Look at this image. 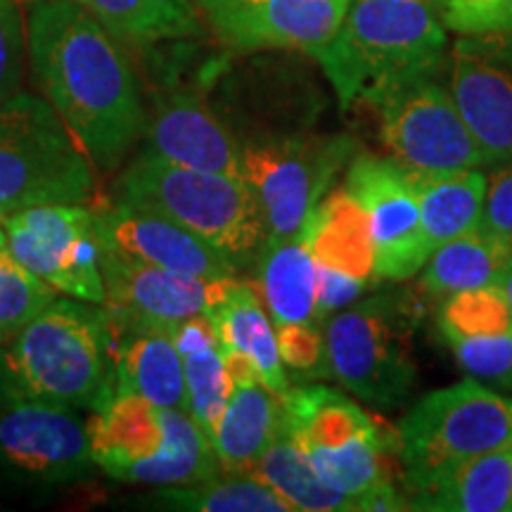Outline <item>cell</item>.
<instances>
[{
    "label": "cell",
    "instance_id": "cell-11",
    "mask_svg": "<svg viewBox=\"0 0 512 512\" xmlns=\"http://www.w3.org/2000/svg\"><path fill=\"white\" fill-rule=\"evenodd\" d=\"M88 420L19 389L0 368V477L17 484H72L93 470Z\"/></svg>",
    "mask_w": 512,
    "mask_h": 512
},
{
    "label": "cell",
    "instance_id": "cell-17",
    "mask_svg": "<svg viewBox=\"0 0 512 512\" xmlns=\"http://www.w3.org/2000/svg\"><path fill=\"white\" fill-rule=\"evenodd\" d=\"M347 192L366 209L375 242V278L408 280L425 268L432 245L422 228L411 176L394 159L358 155Z\"/></svg>",
    "mask_w": 512,
    "mask_h": 512
},
{
    "label": "cell",
    "instance_id": "cell-38",
    "mask_svg": "<svg viewBox=\"0 0 512 512\" xmlns=\"http://www.w3.org/2000/svg\"><path fill=\"white\" fill-rule=\"evenodd\" d=\"M482 228L512 249V159L486 183Z\"/></svg>",
    "mask_w": 512,
    "mask_h": 512
},
{
    "label": "cell",
    "instance_id": "cell-18",
    "mask_svg": "<svg viewBox=\"0 0 512 512\" xmlns=\"http://www.w3.org/2000/svg\"><path fill=\"white\" fill-rule=\"evenodd\" d=\"M93 216L102 245L131 259L195 278L214 280L238 275V264L228 254L155 211L100 197L93 204Z\"/></svg>",
    "mask_w": 512,
    "mask_h": 512
},
{
    "label": "cell",
    "instance_id": "cell-43",
    "mask_svg": "<svg viewBox=\"0 0 512 512\" xmlns=\"http://www.w3.org/2000/svg\"><path fill=\"white\" fill-rule=\"evenodd\" d=\"M430 3H432V5H437V10H439V3H441V0H430Z\"/></svg>",
    "mask_w": 512,
    "mask_h": 512
},
{
    "label": "cell",
    "instance_id": "cell-3",
    "mask_svg": "<svg viewBox=\"0 0 512 512\" xmlns=\"http://www.w3.org/2000/svg\"><path fill=\"white\" fill-rule=\"evenodd\" d=\"M114 349L117 328L105 306L57 297L0 347V368L36 399L98 413L117 392Z\"/></svg>",
    "mask_w": 512,
    "mask_h": 512
},
{
    "label": "cell",
    "instance_id": "cell-20",
    "mask_svg": "<svg viewBox=\"0 0 512 512\" xmlns=\"http://www.w3.org/2000/svg\"><path fill=\"white\" fill-rule=\"evenodd\" d=\"M114 377V394H136L159 408H178L188 413L183 358L174 342V330L117 328Z\"/></svg>",
    "mask_w": 512,
    "mask_h": 512
},
{
    "label": "cell",
    "instance_id": "cell-6",
    "mask_svg": "<svg viewBox=\"0 0 512 512\" xmlns=\"http://www.w3.org/2000/svg\"><path fill=\"white\" fill-rule=\"evenodd\" d=\"M100 200L98 169L55 107L29 91L0 105V216Z\"/></svg>",
    "mask_w": 512,
    "mask_h": 512
},
{
    "label": "cell",
    "instance_id": "cell-12",
    "mask_svg": "<svg viewBox=\"0 0 512 512\" xmlns=\"http://www.w3.org/2000/svg\"><path fill=\"white\" fill-rule=\"evenodd\" d=\"M8 252L55 292L105 302L100 238L88 204H38L3 216Z\"/></svg>",
    "mask_w": 512,
    "mask_h": 512
},
{
    "label": "cell",
    "instance_id": "cell-13",
    "mask_svg": "<svg viewBox=\"0 0 512 512\" xmlns=\"http://www.w3.org/2000/svg\"><path fill=\"white\" fill-rule=\"evenodd\" d=\"M375 110L382 145L403 169L453 171L486 164L451 91L434 76L392 93Z\"/></svg>",
    "mask_w": 512,
    "mask_h": 512
},
{
    "label": "cell",
    "instance_id": "cell-14",
    "mask_svg": "<svg viewBox=\"0 0 512 512\" xmlns=\"http://www.w3.org/2000/svg\"><path fill=\"white\" fill-rule=\"evenodd\" d=\"M100 249L102 306L119 330H174L192 316H207L238 278H195L131 259L102 242Z\"/></svg>",
    "mask_w": 512,
    "mask_h": 512
},
{
    "label": "cell",
    "instance_id": "cell-28",
    "mask_svg": "<svg viewBox=\"0 0 512 512\" xmlns=\"http://www.w3.org/2000/svg\"><path fill=\"white\" fill-rule=\"evenodd\" d=\"M285 427L299 446L339 448L377 432L375 420L358 403L328 387H299L283 396Z\"/></svg>",
    "mask_w": 512,
    "mask_h": 512
},
{
    "label": "cell",
    "instance_id": "cell-23",
    "mask_svg": "<svg viewBox=\"0 0 512 512\" xmlns=\"http://www.w3.org/2000/svg\"><path fill=\"white\" fill-rule=\"evenodd\" d=\"M318 266L375 280V242L366 209L347 188L323 197L302 228Z\"/></svg>",
    "mask_w": 512,
    "mask_h": 512
},
{
    "label": "cell",
    "instance_id": "cell-9",
    "mask_svg": "<svg viewBox=\"0 0 512 512\" xmlns=\"http://www.w3.org/2000/svg\"><path fill=\"white\" fill-rule=\"evenodd\" d=\"M512 446V399L463 380L437 389L399 425V453L411 489H422L448 467Z\"/></svg>",
    "mask_w": 512,
    "mask_h": 512
},
{
    "label": "cell",
    "instance_id": "cell-31",
    "mask_svg": "<svg viewBox=\"0 0 512 512\" xmlns=\"http://www.w3.org/2000/svg\"><path fill=\"white\" fill-rule=\"evenodd\" d=\"M157 508L195 512H294L278 491L259 477L221 475L190 486H162L147 498Z\"/></svg>",
    "mask_w": 512,
    "mask_h": 512
},
{
    "label": "cell",
    "instance_id": "cell-25",
    "mask_svg": "<svg viewBox=\"0 0 512 512\" xmlns=\"http://www.w3.org/2000/svg\"><path fill=\"white\" fill-rule=\"evenodd\" d=\"M408 176L432 249L482 226L486 197V176L482 171H408Z\"/></svg>",
    "mask_w": 512,
    "mask_h": 512
},
{
    "label": "cell",
    "instance_id": "cell-33",
    "mask_svg": "<svg viewBox=\"0 0 512 512\" xmlns=\"http://www.w3.org/2000/svg\"><path fill=\"white\" fill-rule=\"evenodd\" d=\"M444 337L501 335L512 328V309L498 285L453 292L439 316Z\"/></svg>",
    "mask_w": 512,
    "mask_h": 512
},
{
    "label": "cell",
    "instance_id": "cell-39",
    "mask_svg": "<svg viewBox=\"0 0 512 512\" xmlns=\"http://www.w3.org/2000/svg\"><path fill=\"white\" fill-rule=\"evenodd\" d=\"M318 290H316V318L318 323L323 318L335 316L337 311L347 309L354 304L358 294L366 290L370 280L354 278V275L332 271V268L318 266Z\"/></svg>",
    "mask_w": 512,
    "mask_h": 512
},
{
    "label": "cell",
    "instance_id": "cell-15",
    "mask_svg": "<svg viewBox=\"0 0 512 512\" xmlns=\"http://www.w3.org/2000/svg\"><path fill=\"white\" fill-rule=\"evenodd\" d=\"M204 29L228 53L268 50L316 55L347 15L351 0H195Z\"/></svg>",
    "mask_w": 512,
    "mask_h": 512
},
{
    "label": "cell",
    "instance_id": "cell-40",
    "mask_svg": "<svg viewBox=\"0 0 512 512\" xmlns=\"http://www.w3.org/2000/svg\"><path fill=\"white\" fill-rule=\"evenodd\" d=\"M498 287H501V292L505 294V299H508L510 309H512V261L510 266L505 268V273L501 275V280H498Z\"/></svg>",
    "mask_w": 512,
    "mask_h": 512
},
{
    "label": "cell",
    "instance_id": "cell-8",
    "mask_svg": "<svg viewBox=\"0 0 512 512\" xmlns=\"http://www.w3.org/2000/svg\"><path fill=\"white\" fill-rule=\"evenodd\" d=\"M238 145L242 181L259 204L266 238L297 235L354 155L351 138L320 136L309 128L259 133Z\"/></svg>",
    "mask_w": 512,
    "mask_h": 512
},
{
    "label": "cell",
    "instance_id": "cell-41",
    "mask_svg": "<svg viewBox=\"0 0 512 512\" xmlns=\"http://www.w3.org/2000/svg\"><path fill=\"white\" fill-rule=\"evenodd\" d=\"M0 252H8V233H5L3 216H0Z\"/></svg>",
    "mask_w": 512,
    "mask_h": 512
},
{
    "label": "cell",
    "instance_id": "cell-36",
    "mask_svg": "<svg viewBox=\"0 0 512 512\" xmlns=\"http://www.w3.org/2000/svg\"><path fill=\"white\" fill-rule=\"evenodd\" d=\"M439 12L446 29L460 36L512 29V0H441Z\"/></svg>",
    "mask_w": 512,
    "mask_h": 512
},
{
    "label": "cell",
    "instance_id": "cell-1",
    "mask_svg": "<svg viewBox=\"0 0 512 512\" xmlns=\"http://www.w3.org/2000/svg\"><path fill=\"white\" fill-rule=\"evenodd\" d=\"M34 81L100 174L143 138L147 102L126 46L79 0H34L27 17Z\"/></svg>",
    "mask_w": 512,
    "mask_h": 512
},
{
    "label": "cell",
    "instance_id": "cell-30",
    "mask_svg": "<svg viewBox=\"0 0 512 512\" xmlns=\"http://www.w3.org/2000/svg\"><path fill=\"white\" fill-rule=\"evenodd\" d=\"M249 475L259 477L271 489L278 491L292 510L304 512H335V510H356L349 498L323 482L313 467L311 458L299 446V441L287 432V427L273 444L266 448L264 456L256 460Z\"/></svg>",
    "mask_w": 512,
    "mask_h": 512
},
{
    "label": "cell",
    "instance_id": "cell-5",
    "mask_svg": "<svg viewBox=\"0 0 512 512\" xmlns=\"http://www.w3.org/2000/svg\"><path fill=\"white\" fill-rule=\"evenodd\" d=\"M117 200L188 228L238 264L266 240L264 216L240 178L171 164L140 150L117 178Z\"/></svg>",
    "mask_w": 512,
    "mask_h": 512
},
{
    "label": "cell",
    "instance_id": "cell-24",
    "mask_svg": "<svg viewBox=\"0 0 512 512\" xmlns=\"http://www.w3.org/2000/svg\"><path fill=\"white\" fill-rule=\"evenodd\" d=\"M418 505L446 512L512 510V446L448 467L418 489Z\"/></svg>",
    "mask_w": 512,
    "mask_h": 512
},
{
    "label": "cell",
    "instance_id": "cell-16",
    "mask_svg": "<svg viewBox=\"0 0 512 512\" xmlns=\"http://www.w3.org/2000/svg\"><path fill=\"white\" fill-rule=\"evenodd\" d=\"M448 91L484 162L512 159V29L460 36L446 55Z\"/></svg>",
    "mask_w": 512,
    "mask_h": 512
},
{
    "label": "cell",
    "instance_id": "cell-29",
    "mask_svg": "<svg viewBox=\"0 0 512 512\" xmlns=\"http://www.w3.org/2000/svg\"><path fill=\"white\" fill-rule=\"evenodd\" d=\"M512 261V249L479 226L448 240L427 259L422 287L430 294H453L498 285Z\"/></svg>",
    "mask_w": 512,
    "mask_h": 512
},
{
    "label": "cell",
    "instance_id": "cell-2",
    "mask_svg": "<svg viewBox=\"0 0 512 512\" xmlns=\"http://www.w3.org/2000/svg\"><path fill=\"white\" fill-rule=\"evenodd\" d=\"M430 0H351L335 36L313 55L339 107H377L444 67L448 34Z\"/></svg>",
    "mask_w": 512,
    "mask_h": 512
},
{
    "label": "cell",
    "instance_id": "cell-32",
    "mask_svg": "<svg viewBox=\"0 0 512 512\" xmlns=\"http://www.w3.org/2000/svg\"><path fill=\"white\" fill-rule=\"evenodd\" d=\"M57 292L10 252H0V347L22 332Z\"/></svg>",
    "mask_w": 512,
    "mask_h": 512
},
{
    "label": "cell",
    "instance_id": "cell-42",
    "mask_svg": "<svg viewBox=\"0 0 512 512\" xmlns=\"http://www.w3.org/2000/svg\"><path fill=\"white\" fill-rule=\"evenodd\" d=\"M17 3H34V0H17ZM79 3L83 5V0H79Z\"/></svg>",
    "mask_w": 512,
    "mask_h": 512
},
{
    "label": "cell",
    "instance_id": "cell-7",
    "mask_svg": "<svg viewBox=\"0 0 512 512\" xmlns=\"http://www.w3.org/2000/svg\"><path fill=\"white\" fill-rule=\"evenodd\" d=\"M418 323L420 309L399 294H377L337 311L323 332L330 375L370 406H399L418 380L413 358Z\"/></svg>",
    "mask_w": 512,
    "mask_h": 512
},
{
    "label": "cell",
    "instance_id": "cell-37",
    "mask_svg": "<svg viewBox=\"0 0 512 512\" xmlns=\"http://www.w3.org/2000/svg\"><path fill=\"white\" fill-rule=\"evenodd\" d=\"M275 335L285 368L309 375H320L325 370L330 375L325 337L318 325H290V328H278Z\"/></svg>",
    "mask_w": 512,
    "mask_h": 512
},
{
    "label": "cell",
    "instance_id": "cell-35",
    "mask_svg": "<svg viewBox=\"0 0 512 512\" xmlns=\"http://www.w3.org/2000/svg\"><path fill=\"white\" fill-rule=\"evenodd\" d=\"M27 27L17 0H0V105L22 91Z\"/></svg>",
    "mask_w": 512,
    "mask_h": 512
},
{
    "label": "cell",
    "instance_id": "cell-34",
    "mask_svg": "<svg viewBox=\"0 0 512 512\" xmlns=\"http://www.w3.org/2000/svg\"><path fill=\"white\" fill-rule=\"evenodd\" d=\"M456 361L475 380L512 387V328L501 335L484 337H446Z\"/></svg>",
    "mask_w": 512,
    "mask_h": 512
},
{
    "label": "cell",
    "instance_id": "cell-26",
    "mask_svg": "<svg viewBox=\"0 0 512 512\" xmlns=\"http://www.w3.org/2000/svg\"><path fill=\"white\" fill-rule=\"evenodd\" d=\"M174 342L183 358L188 413L211 441V432L235 389L216 330L207 316H192L176 325Z\"/></svg>",
    "mask_w": 512,
    "mask_h": 512
},
{
    "label": "cell",
    "instance_id": "cell-27",
    "mask_svg": "<svg viewBox=\"0 0 512 512\" xmlns=\"http://www.w3.org/2000/svg\"><path fill=\"white\" fill-rule=\"evenodd\" d=\"M117 41L147 50L204 36L195 0H83Z\"/></svg>",
    "mask_w": 512,
    "mask_h": 512
},
{
    "label": "cell",
    "instance_id": "cell-22",
    "mask_svg": "<svg viewBox=\"0 0 512 512\" xmlns=\"http://www.w3.org/2000/svg\"><path fill=\"white\" fill-rule=\"evenodd\" d=\"M318 268L299 230L290 238H266L259 259V294L273 328L318 325Z\"/></svg>",
    "mask_w": 512,
    "mask_h": 512
},
{
    "label": "cell",
    "instance_id": "cell-19",
    "mask_svg": "<svg viewBox=\"0 0 512 512\" xmlns=\"http://www.w3.org/2000/svg\"><path fill=\"white\" fill-rule=\"evenodd\" d=\"M283 430V396L268 389L264 382L235 384L211 432V446L219 458L223 475L252 472L256 460L264 456L266 448Z\"/></svg>",
    "mask_w": 512,
    "mask_h": 512
},
{
    "label": "cell",
    "instance_id": "cell-10",
    "mask_svg": "<svg viewBox=\"0 0 512 512\" xmlns=\"http://www.w3.org/2000/svg\"><path fill=\"white\" fill-rule=\"evenodd\" d=\"M152 57L155 83L140 138L145 143L143 150L171 164L216 171L242 181L238 138L207 100V81L219 69L221 60L204 62L195 81H183L178 55L155 50Z\"/></svg>",
    "mask_w": 512,
    "mask_h": 512
},
{
    "label": "cell",
    "instance_id": "cell-21",
    "mask_svg": "<svg viewBox=\"0 0 512 512\" xmlns=\"http://www.w3.org/2000/svg\"><path fill=\"white\" fill-rule=\"evenodd\" d=\"M221 351H238L254 363L259 380L278 396L290 392L273 320L261 302L259 287L235 278L226 297L207 311Z\"/></svg>",
    "mask_w": 512,
    "mask_h": 512
},
{
    "label": "cell",
    "instance_id": "cell-4",
    "mask_svg": "<svg viewBox=\"0 0 512 512\" xmlns=\"http://www.w3.org/2000/svg\"><path fill=\"white\" fill-rule=\"evenodd\" d=\"M93 463L121 482L190 486L221 475L207 434L190 413L159 408L136 394L114 399L88 418Z\"/></svg>",
    "mask_w": 512,
    "mask_h": 512
}]
</instances>
